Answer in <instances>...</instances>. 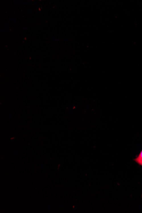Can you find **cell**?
I'll return each mask as SVG.
<instances>
[{
    "instance_id": "1",
    "label": "cell",
    "mask_w": 142,
    "mask_h": 213,
    "mask_svg": "<svg viewBox=\"0 0 142 213\" xmlns=\"http://www.w3.org/2000/svg\"><path fill=\"white\" fill-rule=\"evenodd\" d=\"M137 163L142 166V150L138 155V157L134 159Z\"/></svg>"
}]
</instances>
